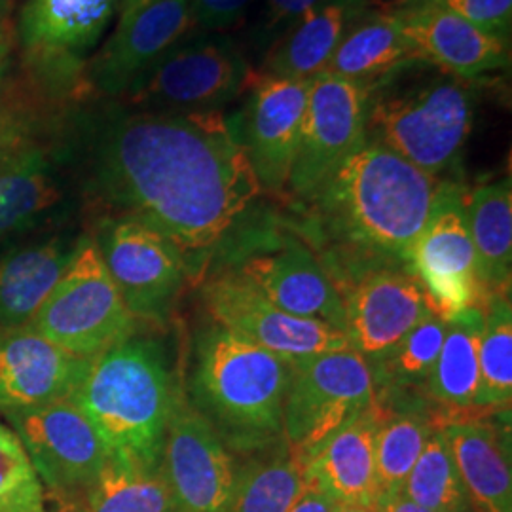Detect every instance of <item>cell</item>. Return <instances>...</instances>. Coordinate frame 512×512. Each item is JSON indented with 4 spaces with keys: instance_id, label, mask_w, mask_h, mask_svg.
Returning a JSON list of instances; mask_svg holds the SVG:
<instances>
[{
    "instance_id": "cell-1",
    "label": "cell",
    "mask_w": 512,
    "mask_h": 512,
    "mask_svg": "<svg viewBox=\"0 0 512 512\" xmlns=\"http://www.w3.org/2000/svg\"><path fill=\"white\" fill-rule=\"evenodd\" d=\"M84 131L97 194L164 234L184 260L217 247L264 192L238 116L109 105Z\"/></svg>"
},
{
    "instance_id": "cell-2",
    "label": "cell",
    "mask_w": 512,
    "mask_h": 512,
    "mask_svg": "<svg viewBox=\"0 0 512 512\" xmlns=\"http://www.w3.org/2000/svg\"><path fill=\"white\" fill-rule=\"evenodd\" d=\"M439 184L389 148L365 139L313 202L338 236L406 262L431 215Z\"/></svg>"
},
{
    "instance_id": "cell-3",
    "label": "cell",
    "mask_w": 512,
    "mask_h": 512,
    "mask_svg": "<svg viewBox=\"0 0 512 512\" xmlns=\"http://www.w3.org/2000/svg\"><path fill=\"white\" fill-rule=\"evenodd\" d=\"M177 391L164 351L131 336L93 357L71 401L95 427L109 459L158 469Z\"/></svg>"
},
{
    "instance_id": "cell-4",
    "label": "cell",
    "mask_w": 512,
    "mask_h": 512,
    "mask_svg": "<svg viewBox=\"0 0 512 512\" xmlns=\"http://www.w3.org/2000/svg\"><path fill=\"white\" fill-rule=\"evenodd\" d=\"M293 365L232 330H205L196 349L194 408L241 454L283 440V404Z\"/></svg>"
},
{
    "instance_id": "cell-5",
    "label": "cell",
    "mask_w": 512,
    "mask_h": 512,
    "mask_svg": "<svg viewBox=\"0 0 512 512\" xmlns=\"http://www.w3.org/2000/svg\"><path fill=\"white\" fill-rule=\"evenodd\" d=\"M473 80L416 63L368 92L365 139L439 179L458 162L476 112Z\"/></svg>"
},
{
    "instance_id": "cell-6",
    "label": "cell",
    "mask_w": 512,
    "mask_h": 512,
    "mask_svg": "<svg viewBox=\"0 0 512 512\" xmlns=\"http://www.w3.org/2000/svg\"><path fill=\"white\" fill-rule=\"evenodd\" d=\"M135 323L95 239H80L67 272L29 327L74 357L93 359L129 340Z\"/></svg>"
},
{
    "instance_id": "cell-7",
    "label": "cell",
    "mask_w": 512,
    "mask_h": 512,
    "mask_svg": "<svg viewBox=\"0 0 512 512\" xmlns=\"http://www.w3.org/2000/svg\"><path fill=\"white\" fill-rule=\"evenodd\" d=\"M372 406L374 376L355 349L296 363L283 404L285 448L306 469L330 435Z\"/></svg>"
},
{
    "instance_id": "cell-8",
    "label": "cell",
    "mask_w": 512,
    "mask_h": 512,
    "mask_svg": "<svg viewBox=\"0 0 512 512\" xmlns=\"http://www.w3.org/2000/svg\"><path fill=\"white\" fill-rule=\"evenodd\" d=\"M253 74L230 38L203 33L177 42L122 99L128 107L154 112H217L249 88Z\"/></svg>"
},
{
    "instance_id": "cell-9",
    "label": "cell",
    "mask_w": 512,
    "mask_h": 512,
    "mask_svg": "<svg viewBox=\"0 0 512 512\" xmlns=\"http://www.w3.org/2000/svg\"><path fill=\"white\" fill-rule=\"evenodd\" d=\"M406 262L420 281L429 308L442 319L488 302L467 226L465 190L459 184L440 181L431 215Z\"/></svg>"
},
{
    "instance_id": "cell-10",
    "label": "cell",
    "mask_w": 512,
    "mask_h": 512,
    "mask_svg": "<svg viewBox=\"0 0 512 512\" xmlns=\"http://www.w3.org/2000/svg\"><path fill=\"white\" fill-rule=\"evenodd\" d=\"M203 298L217 325L272 351L291 365L351 348L344 330L277 308L238 272L209 279L203 287Z\"/></svg>"
},
{
    "instance_id": "cell-11",
    "label": "cell",
    "mask_w": 512,
    "mask_h": 512,
    "mask_svg": "<svg viewBox=\"0 0 512 512\" xmlns=\"http://www.w3.org/2000/svg\"><path fill=\"white\" fill-rule=\"evenodd\" d=\"M365 86L321 73L311 80L300 145L287 190L313 202L332 173L365 141Z\"/></svg>"
},
{
    "instance_id": "cell-12",
    "label": "cell",
    "mask_w": 512,
    "mask_h": 512,
    "mask_svg": "<svg viewBox=\"0 0 512 512\" xmlns=\"http://www.w3.org/2000/svg\"><path fill=\"white\" fill-rule=\"evenodd\" d=\"M160 471L177 512H228L238 469L228 446L179 387L165 431Z\"/></svg>"
},
{
    "instance_id": "cell-13",
    "label": "cell",
    "mask_w": 512,
    "mask_h": 512,
    "mask_svg": "<svg viewBox=\"0 0 512 512\" xmlns=\"http://www.w3.org/2000/svg\"><path fill=\"white\" fill-rule=\"evenodd\" d=\"M4 416L23 442L42 486L57 494H86L109 461L103 440L71 399Z\"/></svg>"
},
{
    "instance_id": "cell-14",
    "label": "cell",
    "mask_w": 512,
    "mask_h": 512,
    "mask_svg": "<svg viewBox=\"0 0 512 512\" xmlns=\"http://www.w3.org/2000/svg\"><path fill=\"white\" fill-rule=\"evenodd\" d=\"M110 277L135 319L162 321L183 287V253L141 220H105L95 241Z\"/></svg>"
},
{
    "instance_id": "cell-15",
    "label": "cell",
    "mask_w": 512,
    "mask_h": 512,
    "mask_svg": "<svg viewBox=\"0 0 512 512\" xmlns=\"http://www.w3.org/2000/svg\"><path fill=\"white\" fill-rule=\"evenodd\" d=\"M310 82L253 74L249 97L238 116L243 147L262 190H287L300 145Z\"/></svg>"
},
{
    "instance_id": "cell-16",
    "label": "cell",
    "mask_w": 512,
    "mask_h": 512,
    "mask_svg": "<svg viewBox=\"0 0 512 512\" xmlns=\"http://www.w3.org/2000/svg\"><path fill=\"white\" fill-rule=\"evenodd\" d=\"M120 0H25L16 37L31 67L69 82L114 18Z\"/></svg>"
},
{
    "instance_id": "cell-17",
    "label": "cell",
    "mask_w": 512,
    "mask_h": 512,
    "mask_svg": "<svg viewBox=\"0 0 512 512\" xmlns=\"http://www.w3.org/2000/svg\"><path fill=\"white\" fill-rule=\"evenodd\" d=\"M190 29V0H147L118 21L114 35L84 67L86 88L101 97H122Z\"/></svg>"
},
{
    "instance_id": "cell-18",
    "label": "cell",
    "mask_w": 512,
    "mask_h": 512,
    "mask_svg": "<svg viewBox=\"0 0 512 512\" xmlns=\"http://www.w3.org/2000/svg\"><path fill=\"white\" fill-rule=\"evenodd\" d=\"M281 310L344 330V300L319 260L296 239L255 249L236 270Z\"/></svg>"
},
{
    "instance_id": "cell-19",
    "label": "cell",
    "mask_w": 512,
    "mask_h": 512,
    "mask_svg": "<svg viewBox=\"0 0 512 512\" xmlns=\"http://www.w3.org/2000/svg\"><path fill=\"white\" fill-rule=\"evenodd\" d=\"M344 300L349 346L378 361L431 313L420 281L408 272L380 270L357 281Z\"/></svg>"
},
{
    "instance_id": "cell-20",
    "label": "cell",
    "mask_w": 512,
    "mask_h": 512,
    "mask_svg": "<svg viewBox=\"0 0 512 512\" xmlns=\"http://www.w3.org/2000/svg\"><path fill=\"white\" fill-rule=\"evenodd\" d=\"M389 12L423 61L446 73L476 80L511 65L509 38L486 33L452 12L429 4H410Z\"/></svg>"
},
{
    "instance_id": "cell-21",
    "label": "cell",
    "mask_w": 512,
    "mask_h": 512,
    "mask_svg": "<svg viewBox=\"0 0 512 512\" xmlns=\"http://www.w3.org/2000/svg\"><path fill=\"white\" fill-rule=\"evenodd\" d=\"M90 361L57 348L29 325L0 329V412L71 399Z\"/></svg>"
},
{
    "instance_id": "cell-22",
    "label": "cell",
    "mask_w": 512,
    "mask_h": 512,
    "mask_svg": "<svg viewBox=\"0 0 512 512\" xmlns=\"http://www.w3.org/2000/svg\"><path fill=\"white\" fill-rule=\"evenodd\" d=\"M380 421L382 416L376 404L330 435L306 465V482L338 503L376 511L374 437Z\"/></svg>"
},
{
    "instance_id": "cell-23",
    "label": "cell",
    "mask_w": 512,
    "mask_h": 512,
    "mask_svg": "<svg viewBox=\"0 0 512 512\" xmlns=\"http://www.w3.org/2000/svg\"><path fill=\"white\" fill-rule=\"evenodd\" d=\"M476 512H512L509 444L494 423L450 421L440 427Z\"/></svg>"
},
{
    "instance_id": "cell-24",
    "label": "cell",
    "mask_w": 512,
    "mask_h": 512,
    "mask_svg": "<svg viewBox=\"0 0 512 512\" xmlns=\"http://www.w3.org/2000/svg\"><path fill=\"white\" fill-rule=\"evenodd\" d=\"M366 12V0H321L266 52L264 73L310 82L327 69L342 38Z\"/></svg>"
},
{
    "instance_id": "cell-25",
    "label": "cell",
    "mask_w": 512,
    "mask_h": 512,
    "mask_svg": "<svg viewBox=\"0 0 512 512\" xmlns=\"http://www.w3.org/2000/svg\"><path fill=\"white\" fill-rule=\"evenodd\" d=\"M416 63H423V57L401 35L391 12H366L342 38L323 73L357 82L370 92Z\"/></svg>"
},
{
    "instance_id": "cell-26",
    "label": "cell",
    "mask_w": 512,
    "mask_h": 512,
    "mask_svg": "<svg viewBox=\"0 0 512 512\" xmlns=\"http://www.w3.org/2000/svg\"><path fill=\"white\" fill-rule=\"evenodd\" d=\"M61 239L14 249L0 258V329L27 327L73 260Z\"/></svg>"
},
{
    "instance_id": "cell-27",
    "label": "cell",
    "mask_w": 512,
    "mask_h": 512,
    "mask_svg": "<svg viewBox=\"0 0 512 512\" xmlns=\"http://www.w3.org/2000/svg\"><path fill=\"white\" fill-rule=\"evenodd\" d=\"M465 215L484 293L488 298L509 294L512 279L511 179L482 184L465 192Z\"/></svg>"
},
{
    "instance_id": "cell-28",
    "label": "cell",
    "mask_w": 512,
    "mask_h": 512,
    "mask_svg": "<svg viewBox=\"0 0 512 512\" xmlns=\"http://www.w3.org/2000/svg\"><path fill=\"white\" fill-rule=\"evenodd\" d=\"M61 202L54 164L35 141L0 156V239L37 224Z\"/></svg>"
},
{
    "instance_id": "cell-29",
    "label": "cell",
    "mask_w": 512,
    "mask_h": 512,
    "mask_svg": "<svg viewBox=\"0 0 512 512\" xmlns=\"http://www.w3.org/2000/svg\"><path fill=\"white\" fill-rule=\"evenodd\" d=\"M484 327V306L459 311L446 319V334L425 387L427 393L452 410L475 406L478 351Z\"/></svg>"
},
{
    "instance_id": "cell-30",
    "label": "cell",
    "mask_w": 512,
    "mask_h": 512,
    "mask_svg": "<svg viewBox=\"0 0 512 512\" xmlns=\"http://www.w3.org/2000/svg\"><path fill=\"white\" fill-rule=\"evenodd\" d=\"M86 512H177L158 469L109 459L86 492Z\"/></svg>"
},
{
    "instance_id": "cell-31",
    "label": "cell",
    "mask_w": 512,
    "mask_h": 512,
    "mask_svg": "<svg viewBox=\"0 0 512 512\" xmlns=\"http://www.w3.org/2000/svg\"><path fill=\"white\" fill-rule=\"evenodd\" d=\"M512 401V308L509 294L490 296L478 351L475 408L509 410Z\"/></svg>"
},
{
    "instance_id": "cell-32",
    "label": "cell",
    "mask_w": 512,
    "mask_h": 512,
    "mask_svg": "<svg viewBox=\"0 0 512 512\" xmlns=\"http://www.w3.org/2000/svg\"><path fill=\"white\" fill-rule=\"evenodd\" d=\"M304 488V467L283 448L238 469L228 512H289Z\"/></svg>"
},
{
    "instance_id": "cell-33",
    "label": "cell",
    "mask_w": 512,
    "mask_h": 512,
    "mask_svg": "<svg viewBox=\"0 0 512 512\" xmlns=\"http://www.w3.org/2000/svg\"><path fill=\"white\" fill-rule=\"evenodd\" d=\"M401 494L431 512H476L440 429L427 440Z\"/></svg>"
},
{
    "instance_id": "cell-34",
    "label": "cell",
    "mask_w": 512,
    "mask_h": 512,
    "mask_svg": "<svg viewBox=\"0 0 512 512\" xmlns=\"http://www.w3.org/2000/svg\"><path fill=\"white\" fill-rule=\"evenodd\" d=\"M433 431L429 420L418 414L382 418L374 437L378 499L401 494L404 480L414 469Z\"/></svg>"
},
{
    "instance_id": "cell-35",
    "label": "cell",
    "mask_w": 512,
    "mask_h": 512,
    "mask_svg": "<svg viewBox=\"0 0 512 512\" xmlns=\"http://www.w3.org/2000/svg\"><path fill=\"white\" fill-rule=\"evenodd\" d=\"M444 334L446 319L433 311L427 313L397 348L376 361V365H380L378 372L384 374L385 382L399 387L425 384L437 363Z\"/></svg>"
},
{
    "instance_id": "cell-36",
    "label": "cell",
    "mask_w": 512,
    "mask_h": 512,
    "mask_svg": "<svg viewBox=\"0 0 512 512\" xmlns=\"http://www.w3.org/2000/svg\"><path fill=\"white\" fill-rule=\"evenodd\" d=\"M0 512H44V486L16 431L0 423Z\"/></svg>"
},
{
    "instance_id": "cell-37",
    "label": "cell",
    "mask_w": 512,
    "mask_h": 512,
    "mask_svg": "<svg viewBox=\"0 0 512 512\" xmlns=\"http://www.w3.org/2000/svg\"><path fill=\"white\" fill-rule=\"evenodd\" d=\"M4 74H0V156L31 141L35 126L27 97Z\"/></svg>"
},
{
    "instance_id": "cell-38",
    "label": "cell",
    "mask_w": 512,
    "mask_h": 512,
    "mask_svg": "<svg viewBox=\"0 0 512 512\" xmlns=\"http://www.w3.org/2000/svg\"><path fill=\"white\" fill-rule=\"evenodd\" d=\"M420 4L452 12L497 37H511L512 0H425Z\"/></svg>"
},
{
    "instance_id": "cell-39",
    "label": "cell",
    "mask_w": 512,
    "mask_h": 512,
    "mask_svg": "<svg viewBox=\"0 0 512 512\" xmlns=\"http://www.w3.org/2000/svg\"><path fill=\"white\" fill-rule=\"evenodd\" d=\"M321 0H266L258 42L266 52Z\"/></svg>"
},
{
    "instance_id": "cell-40",
    "label": "cell",
    "mask_w": 512,
    "mask_h": 512,
    "mask_svg": "<svg viewBox=\"0 0 512 512\" xmlns=\"http://www.w3.org/2000/svg\"><path fill=\"white\" fill-rule=\"evenodd\" d=\"M251 0H190V18L194 29L215 33L224 27H232L243 18Z\"/></svg>"
},
{
    "instance_id": "cell-41",
    "label": "cell",
    "mask_w": 512,
    "mask_h": 512,
    "mask_svg": "<svg viewBox=\"0 0 512 512\" xmlns=\"http://www.w3.org/2000/svg\"><path fill=\"white\" fill-rule=\"evenodd\" d=\"M334 499L330 495L321 492L319 488L311 486L306 482V488L302 490L300 497L294 501L293 507L289 512H332Z\"/></svg>"
},
{
    "instance_id": "cell-42",
    "label": "cell",
    "mask_w": 512,
    "mask_h": 512,
    "mask_svg": "<svg viewBox=\"0 0 512 512\" xmlns=\"http://www.w3.org/2000/svg\"><path fill=\"white\" fill-rule=\"evenodd\" d=\"M16 44V29L8 18L0 12V74L6 73L10 67V57Z\"/></svg>"
},
{
    "instance_id": "cell-43",
    "label": "cell",
    "mask_w": 512,
    "mask_h": 512,
    "mask_svg": "<svg viewBox=\"0 0 512 512\" xmlns=\"http://www.w3.org/2000/svg\"><path fill=\"white\" fill-rule=\"evenodd\" d=\"M376 512H431L420 507L418 503L406 499L403 494L387 495L380 497Z\"/></svg>"
},
{
    "instance_id": "cell-44",
    "label": "cell",
    "mask_w": 512,
    "mask_h": 512,
    "mask_svg": "<svg viewBox=\"0 0 512 512\" xmlns=\"http://www.w3.org/2000/svg\"><path fill=\"white\" fill-rule=\"evenodd\" d=\"M147 0H124L122 2V12H120V19H126L137 10V8H141L143 4H145Z\"/></svg>"
},
{
    "instance_id": "cell-45",
    "label": "cell",
    "mask_w": 512,
    "mask_h": 512,
    "mask_svg": "<svg viewBox=\"0 0 512 512\" xmlns=\"http://www.w3.org/2000/svg\"><path fill=\"white\" fill-rule=\"evenodd\" d=\"M332 512H372L368 511V509H363V507H357V505H348V503H334V507H332Z\"/></svg>"
},
{
    "instance_id": "cell-46",
    "label": "cell",
    "mask_w": 512,
    "mask_h": 512,
    "mask_svg": "<svg viewBox=\"0 0 512 512\" xmlns=\"http://www.w3.org/2000/svg\"><path fill=\"white\" fill-rule=\"evenodd\" d=\"M395 2H397V8H401V6H410V4H420L425 0H395Z\"/></svg>"
},
{
    "instance_id": "cell-47",
    "label": "cell",
    "mask_w": 512,
    "mask_h": 512,
    "mask_svg": "<svg viewBox=\"0 0 512 512\" xmlns=\"http://www.w3.org/2000/svg\"><path fill=\"white\" fill-rule=\"evenodd\" d=\"M374 512H376V511H374Z\"/></svg>"
}]
</instances>
